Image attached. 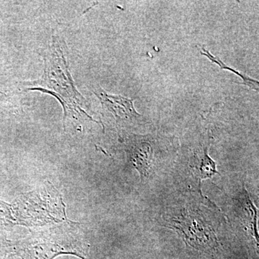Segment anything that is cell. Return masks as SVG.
I'll return each mask as SVG.
<instances>
[{
	"mask_svg": "<svg viewBox=\"0 0 259 259\" xmlns=\"http://www.w3.org/2000/svg\"><path fill=\"white\" fill-rule=\"evenodd\" d=\"M200 52L202 55L207 56V57L208 58L209 60L212 61V62L218 64V66L221 67V69L229 70V71H231L232 72L234 73V74L238 75V76H241L243 81V84L246 85V86L252 89V90H255V91H258V81L251 79L249 76H246V75L244 74H241V73H239L238 71H236V70L232 69V68L229 67V66H226V65L221 60V59H219L218 57H215V56L212 55V54H211L210 53L205 49V47H202V49H201Z\"/></svg>",
	"mask_w": 259,
	"mask_h": 259,
	"instance_id": "7",
	"label": "cell"
},
{
	"mask_svg": "<svg viewBox=\"0 0 259 259\" xmlns=\"http://www.w3.org/2000/svg\"><path fill=\"white\" fill-rule=\"evenodd\" d=\"M179 219H173V228L180 230L186 242L197 250H209L218 247V239L212 229L204 224L199 218H194L190 213L181 214Z\"/></svg>",
	"mask_w": 259,
	"mask_h": 259,
	"instance_id": "3",
	"label": "cell"
},
{
	"mask_svg": "<svg viewBox=\"0 0 259 259\" xmlns=\"http://www.w3.org/2000/svg\"><path fill=\"white\" fill-rule=\"evenodd\" d=\"M19 253L26 259H54L61 254H71L86 259L87 248L81 240L69 231L49 230L24 241Z\"/></svg>",
	"mask_w": 259,
	"mask_h": 259,
	"instance_id": "2",
	"label": "cell"
},
{
	"mask_svg": "<svg viewBox=\"0 0 259 259\" xmlns=\"http://www.w3.org/2000/svg\"><path fill=\"white\" fill-rule=\"evenodd\" d=\"M66 53V44L60 37L53 35L44 53V73L41 79L25 83L29 86L27 90H37L55 97L64 108V121L70 116L97 122L87 112L86 100L75 86Z\"/></svg>",
	"mask_w": 259,
	"mask_h": 259,
	"instance_id": "1",
	"label": "cell"
},
{
	"mask_svg": "<svg viewBox=\"0 0 259 259\" xmlns=\"http://www.w3.org/2000/svg\"><path fill=\"white\" fill-rule=\"evenodd\" d=\"M191 166L194 170V173L201 180L210 178L213 175L218 174L215 163L208 156L206 148L198 150L194 153L191 162Z\"/></svg>",
	"mask_w": 259,
	"mask_h": 259,
	"instance_id": "6",
	"label": "cell"
},
{
	"mask_svg": "<svg viewBox=\"0 0 259 259\" xmlns=\"http://www.w3.org/2000/svg\"><path fill=\"white\" fill-rule=\"evenodd\" d=\"M93 93L100 99L102 107L113 115L115 120H129L140 117L134 105V100L120 95H109L102 88H98Z\"/></svg>",
	"mask_w": 259,
	"mask_h": 259,
	"instance_id": "5",
	"label": "cell"
},
{
	"mask_svg": "<svg viewBox=\"0 0 259 259\" xmlns=\"http://www.w3.org/2000/svg\"><path fill=\"white\" fill-rule=\"evenodd\" d=\"M124 144L130 163L142 178L149 176L153 163V148L149 140L146 136L126 134Z\"/></svg>",
	"mask_w": 259,
	"mask_h": 259,
	"instance_id": "4",
	"label": "cell"
}]
</instances>
